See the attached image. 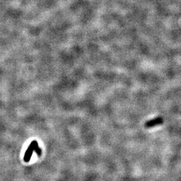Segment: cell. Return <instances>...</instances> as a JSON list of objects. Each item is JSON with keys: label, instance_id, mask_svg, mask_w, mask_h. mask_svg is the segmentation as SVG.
<instances>
[{"label": "cell", "instance_id": "cell-1", "mask_svg": "<svg viewBox=\"0 0 181 181\" xmlns=\"http://www.w3.org/2000/svg\"><path fill=\"white\" fill-rule=\"evenodd\" d=\"M34 151H35L38 156H41L42 154V149L39 147L36 141H33L26 151L24 158L25 162H28L30 161Z\"/></svg>", "mask_w": 181, "mask_h": 181}, {"label": "cell", "instance_id": "cell-2", "mask_svg": "<svg viewBox=\"0 0 181 181\" xmlns=\"http://www.w3.org/2000/svg\"><path fill=\"white\" fill-rule=\"evenodd\" d=\"M163 123L164 119L161 116H158L147 121L145 124V127L147 128H151L157 125H162Z\"/></svg>", "mask_w": 181, "mask_h": 181}]
</instances>
